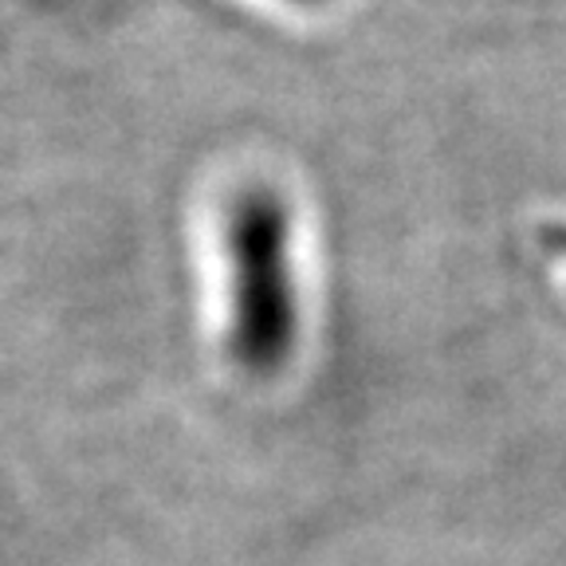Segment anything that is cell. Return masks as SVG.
I'll return each instance as SVG.
<instances>
[{
	"instance_id": "cell-1",
	"label": "cell",
	"mask_w": 566,
	"mask_h": 566,
	"mask_svg": "<svg viewBox=\"0 0 566 566\" xmlns=\"http://www.w3.org/2000/svg\"><path fill=\"white\" fill-rule=\"evenodd\" d=\"M232 354L248 374H272L295 346V283L287 209L268 189H248L229 212Z\"/></svg>"
},
{
	"instance_id": "cell-2",
	"label": "cell",
	"mask_w": 566,
	"mask_h": 566,
	"mask_svg": "<svg viewBox=\"0 0 566 566\" xmlns=\"http://www.w3.org/2000/svg\"><path fill=\"white\" fill-rule=\"evenodd\" d=\"M539 240H543V248H547V256L566 260V221L547 224V229L539 232Z\"/></svg>"
}]
</instances>
